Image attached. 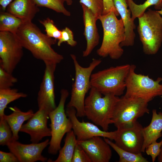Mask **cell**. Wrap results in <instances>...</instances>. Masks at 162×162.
Segmentation results:
<instances>
[{"label": "cell", "instance_id": "1", "mask_svg": "<svg viewBox=\"0 0 162 162\" xmlns=\"http://www.w3.org/2000/svg\"><path fill=\"white\" fill-rule=\"evenodd\" d=\"M23 48L45 64H57L64 59L62 55L52 47L56 40L44 34L32 21L24 22L15 34Z\"/></svg>", "mask_w": 162, "mask_h": 162}, {"label": "cell", "instance_id": "2", "mask_svg": "<svg viewBox=\"0 0 162 162\" xmlns=\"http://www.w3.org/2000/svg\"><path fill=\"white\" fill-rule=\"evenodd\" d=\"M117 17L112 11L99 17L103 28V37L97 53L101 57L109 56L112 59L117 60L123 53L120 44L125 40V30L122 19H118Z\"/></svg>", "mask_w": 162, "mask_h": 162}, {"label": "cell", "instance_id": "3", "mask_svg": "<svg viewBox=\"0 0 162 162\" xmlns=\"http://www.w3.org/2000/svg\"><path fill=\"white\" fill-rule=\"evenodd\" d=\"M102 94L92 87L84 103L85 116L96 125L107 131L112 124V118L115 105L119 98L111 94Z\"/></svg>", "mask_w": 162, "mask_h": 162}, {"label": "cell", "instance_id": "4", "mask_svg": "<svg viewBox=\"0 0 162 162\" xmlns=\"http://www.w3.org/2000/svg\"><path fill=\"white\" fill-rule=\"evenodd\" d=\"M70 56L75 68V78L72 86L70 100L67 107L75 108L77 117H82L85 116V96L91 88L90 78L92 72L102 61L93 58L88 66L84 67L79 64L74 54H71Z\"/></svg>", "mask_w": 162, "mask_h": 162}, {"label": "cell", "instance_id": "5", "mask_svg": "<svg viewBox=\"0 0 162 162\" xmlns=\"http://www.w3.org/2000/svg\"><path fill=\"white\" fill-rule=\"evenodd\" d=\"M138 18L143 51L146 55L155 54L162 43V17L157 11L149 9Z\"/></svg>", "mask_w": 162, "mask_h": 162}, {"label": "cell", "instance_id": "6", "mask_svg": "<svg viewBox=\"0 0 162 162\" xmlns=\"http://www.w3.org/2000/svg\"><path fill=\"white\" fill-rule=\"evenodd\" d=\"M129 64L111 67L92 74L91 87L102 94H111L118 96L126 89L125 80L130 68Z\"/></svg>", "mask_w": 162, "mask_h": 162}, {"label": "cell", "instance_id": "7", "mask_svg": "<svg viewBox=\"0 0 162 162\" xmlns=\"http://www.w3.org/2000/svg\"><path fill=\"white\" fill-rule=\"evenodd\" d=\"M136 66L131 64L125 80L126 91L124 96L127 98H142L149 102L155 97L162 96V78L154 80L148 75L135 73Z\"/></svg>", "mask_w": 162, "mask_h": 162}, {"label": "cell", "instance_id": "8", "mask_svg": "<svg viewBox=\"0 0 162 162\" xmlns=\"http://www.w3.org/2000/svg\"><path fill=\"white\" fill-rule=\"evenodd\" d=\"M69 94L67 89H62L58 106L49 114L51 122L50 125L51 138L48 152L51 154L55 155L58 153L61 148V142L64 136L72 129V122L69 117H67L64 110L65 103Z\"/></svg>", "mask_w": 162, "mask_h": 162}, {"label": "cell", "instance_id": "9", "mask_svg": "<svg viewBox=\"0 0 162 162\" xmlns=\"http://www.w3.org/2000/svg\"><path fill=\"white\" fill-rule=\"evenodd\" d=\"M149 102L140 98H119L115 107L112 118V124L117 129L133 125L145 114H149Z\"/></svg>", "mask_w": 162, "mask_h": 162}, {"label": "cell", "instance_id": "10", "mask_svg": "<svg viewBox=\"0 0 162 162\" xmlns=\"http://www.w3.org/2000/svg\"><path fill=\"white\" fill-rule=\"evenodd\" d=\"M23 48L15 34L0 32V65L12 73L23 57Z\"/></svg>", "mask_w": 162, "mask_h": 162}, {"label": "cell", "instance_id": "11", "mask_svg": "<svg viewBox=\"0 0 162 162\" xmlns=\"http://www.w3.org/2000/svg\"><path fill=\"white\" fill-rule=\"evenodd\" d=\"M143 127L137 121L132 125L117 129L113 140L120 148L135 153H142L144 142Z\"/></svg>", "mask_w": 162, "mask_h": 162}, {"label": "cell", "instance_id": "12", "mask_svg": "<svg viewBox=\"0 0 162 162\" xmlns=\"http://www.w3.org/2000/svg\"><path fill=\"white\" fill-rule=\"evenodd\" d=\"M57 64H45V68L38 94V109L45 110L49 113L56 107L55 100L54 73Z\"/></svg>", "mask_w": 162, "mask_h": 162}, {"label": "cell", "instance_id": "13", "mask_svg": "<svg viewBox=\"0 0 162 162\" xmlns=\"http://www.w3.org/2000/svg\"><path fill=\"white\" fill-rule=\"evenodd\" d=\"M48 139L38 143L30 144L22 143L13 138L8 143L10 152L13 153L20 162H34L38 161L45 162L47 158L42 154L43 150L49 144Z\"/></svg>", "mask_w": 162, "mask_h": 162}, {"label": "cell", "instance_id": "14", "mask_svg": "<svg viewBox=\"0 0 162 162\" xmlns=\"http://www.w3.org/2000/svg\"><path fill=\"white\" fill-rule=\"evenodd\" d=\"M76 112L75 108L67 107L66 113L72 122V129L77 141L86 140L97 136L107 138L111 140H114L116 131H105L100 130L93 123L84 122L83 120L80 122L77 119Z\"/></svg>", "mask_w": 162, "mask_h": 162}, {"label": "cell", "instance_id": "15", "mask_svg": "<svg viewBox=\"0 0 162 162\" xmlns=\"http://www.w3.org/2000/svg\"><path fill=\"white\" fill-rule=\"evenodd\" d=\"M49 114L44 109H39L22 125L20 131L28 134L33 143H39L44 137L51 136V128L47 126Z\"/></svg>", "mask_w": 162, "mask_h": 162}, {"label": "cell", "instance_id": "16", "mask_svg": "<svg viewBox=\"0 0 162 162\" xmlns=\"http://www.w3.org/2000/svg\"><path fill=\"white\" fill-rule=\"evenodd\" d=\"M92 162H109L112 156L110 146L101 137L95 136L88 140L77 141Z\"/></svg>", "mask_w": 162, "mask_h": 162}, {"label": "cell", "instance_id": "17", "mask_svg": "<svg viewBox=\"0 0 162 162\" xmlns=\"http://www.w3.org/2000/svg\"><path fill=\"white\" fill-rule=\"evenodd\" d=\"M80 4L83 12L84 34L86 41V48L83 52L82 56L86 57L91 53L99 43L100 37L96 26L98 17L86 6Z\"/></svg>", "mask_w": 162, "mask_h": 162}, {"label": "cell", "instance_id": "18", "mask_svg": "<svg viewBox=\"0 0 162 162\" xmlns=\"http://www.w3.org/2000/svg\"><path fill=\"white\" fill-rule=\"evenodd\" d=\"M115 7L120 16L125 30V38L120 44L121 47L133 46L134 43L136 28L134 20L132 18L131 12L128 7L126 0H113Z\"/></svg>", "mask_w": 162, "mask_h": 162}, {"label": "cell", "instance_id": "19", "mask_svg": "<svg viewBox=\"0 0 162 162\" xmlns=\"http://www.w3.org/2000/svg\"><path fill=\"white\" fill-rule=\"evenodd\" d=\"M8 12L24 22L32 21L40 10L33 0H14L7 8Z\"/></svg>", "mask_w": 162, "mask_h": 162}, {"label": "cell", "instance_id": "20", "mask_svg": "<svg viewBox=\"0 0 162 162\" xmlns=\"http://www.w3.org/2000/svg\"><path fill=\"white\" fill-rule=\"evenodd\" d=\"M162 112H157V110L152 111V116L150 124L143 128L142 130L144 142L142 152H144L148 145L161 137L162 136Z\"/></svg>", "mask_w": 162, "mask_h": 162}, {"label": "cell", "instance_id": "21", "mask_svg": "<svg viewBox=\"0 0 162 162\" xmlns=\"http://www.w3.org/2000/svg\"><path fill=\"white\" fill-rule=\"evenodd\" d=\"M10 109L12 112L9 115L4 114L3 116L10 126L13 134V138L18 140L19 139V132L26 121L28 120L33 115V110H29L26 112L22 111L16 106Z\"/></svg>", "mask_w": 162, "mask_h": 162}, {"label": "cell", "instance_id": "22", "mask_svg": "<svg viewBox=\"0 0 162 162\" xmlns=\"http://www.w3.org/2000/svg\"><path fill=\"white\" fill-rule=\"evenodd\" d=\"M77 143L76 136L73 130L66 134L64 144L59 150L57 158L54 162H71L75 148Z\"/></svg>", "mask_w": 162, "mask_h": 162}, {"label": "cell", "instance_id": "23", "mask_svg": "<svg viewBox=\"0 0 162 162\" xmlns=\"http://www.w3.org/2000/svg\"><path fill=\"white\" fill-rule=\"evenodd\" d=\"M24 22L12 14L5 11L0 12V32L16 34Z\"/></svg>", "mask_w": 162, "mask_h": 162}, {"label": "cell", "instance_id": "24", "mask_svg": "<svg viewBox=\"0 0 162 162\" xmlns=\"http://www.w3.org/2000/svg\"><path fill=\"white\" fill-rule=\"evenodd\" d=\"M27 94L22 92H19L17 89H0V117L5 114L4 111L8 104L21 98H25Z\"/></svg>", "mask_w": 162, "mask_h": 162}, {"label": "cell", "instance_id": "25", "mask_svg": "<svg viewBox=\"0 0 162 162\" xmlns=\"http://www.w3.org/2000/svg\"><path fill=\"white\" fill-rule=\"evenodd\" d=\"M107 143L118 154L119 156V162H148L149 161L144 157L142 153L135 154L120 148L110 139L104 138Z\"/></svg>", "mask_w": 162, "mask_h": 162}, {"label": "cell", "instance_id": "26", "mask_svg": "<svg viewBox=\"0 0 162 162\" xmlns=\"http://www.w3.org/2000/svg\"><path fill=\"white\" fill-rule=\"evenodd\" d=\"M126 0L132 18L134 20L143 14L146 9L151 6L154 5L156 10H160L162 8V0H146L143 4H136L133 0Z\"/></svg>", "mask_w": 162, "mask_h": 162}, {"label": "cell", "instance_id": "27", "mask_svg": "<svg viewBox=\"0 0 162 162\" xmlns=\"http://www.w3.org/2000/svg\"><path fill=\"white\" fill-rule=\"evenodd\" d=\"M38 7H44L51 9L56 12L70 16V12L65 7V0H33Z\"/></svg>", "mask_w": 162, "mask_h": 162}, {"label": "cell", "instance_id": "28", "mask_svg": "<svg viewBox=\"0 0 162 162\" xmlns=\"http://www.w3.org/2000/svg\"><path fill=\"white\" fill-rule=\"evenodd\" d=\"M12 130L3 117H0V145H7L13 139Z\"/></svg>", "mask_w": 162, "mask_h": 162}, {"label": "cell", "instance_id": "29", "mask_svg": "<svg viewBox=\"0 0 162 162\" xmlns=\"http://www.w3.org/2000/svg\"><path fill=\"white\" fill-rule=\"evenodd\" d=\"M39 21L45 27L46 34L48 36L56 40L61 38V31L58 28L52 20L47 18L43 20H39Z\"/></svg>", "mask_w": 162, "mask_h": 162}, {"label": "cell", "instance_id": "30", "mask_svg": "<svg viewBox=\"0 0 162 162\" xmlns=\"http://www.w3.org/2000/svg\"><path fill=\"white\" fill-rule=\"evenodd\" d=\"M17 81L12 73L7 71L0 65V89L10 88Z\"/></svg>", "mask_w": 162, "mask_h": 162}, {"label": "cell", "instance_id": "31", "mask_svg": "<svg viewBox=\"0 0 162 162\" xmlns=\"http://www.w3.org/2000/svg\"><path fill=\"white\" fill-rule=\"evenodd\" d=\"M80 4H82L98 17L102 15L103 8V0H80Z\"/></svg>", "mask_w": 162, "mask_h": 162}, {"label": "cell", "instance_id": "32", "mask_svg": "<svg viewBox=\"0 0 162 162\" xmlns=\"http://www.w3.org/2000/svg\"><path fill=\"white\" fill-rule=\"evenodd\" d=\"M61 31L62 36L58 40L57 45L60 46L63 42H66L69 45L72 47L75 46L77 44L74 40L72 31L69 28L65 27Z\"/></svg>", "mask_w": 162, "mask_h": 162}, {"label": "cell", "instance_id": "33", "mask_svg": "<svg viewBox=\"0 0 162 162\" xmlns=\"http://www.w3.org/2000/svg\"><path fill=\"white\" fill-rule=\"evenodd\" d=\"M71 162H92L87 154L78 142L75 148Z\"/></svg>", "mask_w": 162, "mask_h": 162}, {"label": "cell", "instance_id": "34", "mask_svg": "<svg viewBox=\"0 0 162 162\" xmlns=\"http://www.w3.org/2000/svg\"><path fill=\"white\" fill-rule=\"evenodd\" d=\"M162 145V140L159 142L156 141L151 143L146 148L145 152L148 155L151 156L153 162L155 161L159 155Z\"/></svg>", "mask_w": 162, "mask_h": 162}, {"label": "cell", "instance_id": "35", "mask_svg": "<svg viewBox=\"0 0 162 162\" xmlns=\"http://www.w3.org/2000/svg\"><path fill=\"white\" fill-rule=\"evenodd\" d=\"M103 1L104 8L102 15H105L112 11L114 12L117 16H119L115 7L113 0H103Z\"/></svg>", "mask_w": 162, "mask_h": 162}, {"label": "cell", "instance_id": "36", "mask_svg": "<svg viewBox=\"0 0 162 162\" xmlns=\"http://www.w3.org/2000/svg\"><path fill=\"white\" fill-rule=\"evenodd\" d=\"M0 162H18L19 161L16 156L12 153L0 151Z\"/></svg>", "mask_w": 162, "mask_h": 162}, {"label": "cell", "instance_id": "37", "mask_svg": "<svg viewBox=\"0 0 162 162\" xmlns=\"http://www.w3.org/2000/svg\"><path fill=\"white\" fill-rule=\"evenodd\" d=\"M13 0H0V9L2 11H5L8 6Z\"/></svg>", "mask_w": 162, "mask_h": 162}, {"label": "cell", "instance_id": "38", "mask_svg": "<svg viewBox=\"0 0 162 162\" xmlns=\"http://www.w3.org/2000/svg\"><path fill=\"white\" fill-rule=\"evenodd\" d=\"M157 157L158 161L159 162H162V145L161 147L160 152Z\"/></svg>", "mask_w": 162, "mask_h": 162}, {"label": "cell", "instance_id": "39", "mask_svg": "<svg viewBox=\"0 0 162 162\" xmlns=\"http://www.w3.org/2000/svg\"><path fill=\"white\" fill-rule=\"evenodd\" d=\"M65 2L68 5H71L73 3L72 0H65Z\"/></svg>", "mask_w": 162, "mask_h": 162}, {"label": "cell", "instance_id": "40", "mask_svg": "<svg viewBox=\"0 0 162 162\" xmlns=\"http://www.w3.org/2000/svg\"><path fill=\"white\" fill-rule=\"evenodd\" d=\"M157 11L160 15L162 17V8L160 10H157Z\"/></svg>", "mask_w": 162, "mask_h": 162}, {"label": "cell", "instance_id": "41", "mask_svg": "<svg viewBox=\"0 0 162 162\" xmlns=\"http://www.w3.org/2000/svg\"><path fill=\"white\" fill-rule=\"evenodd\" d=\"M162 98V96H160Z\"/></svg>", "mask_w": 162, "mask_h": 162}]
</instances>
